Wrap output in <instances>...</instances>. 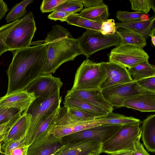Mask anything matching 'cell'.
Listing matches in <instances>:
<instances>
[{"label": "cell", "mask_w": 155, "mask_h": 155, "mask_svg": "<svg viewBox=\"0 0 155 155\" xmlns=\"http://www.w3.org/2000/svg\"><path fill=\"white\" fill-rule=\"evenodd\" d=\"M140 121L123 125L113 136L102 144V153L110 155L134 151V142L140 134Z\"/></svg>", "instance_id": "cell-3"}, {"label": "cell", "mask_w": 155, "mask_h": 155, "mask_svg": "<svg viewBox=\"0 0 155 155\" xmlns=\"http://www.w3.org/2000/svg\"><path fill=\"white\" fill-rule=\"evenodd\" d=\"M127 70L134 81L155 76V67L149 64L148 60L139 63Z\"/></svg>", "instance_id": "cell-26"}, {"label": "cell", "mask_w": 155, "mask_h": 155, "mask_svg": "<svg viewBox=\"0 0 155 155\" xmlns=\"http://www.w3.org/2000/svg\"><path fill=\"white\" fill-rule=\"evenodd\" d=\"M149 16L146 14L143 13L140 17V21H146L149 18Z\"/></svg>", "instance_id": "cell-47"}, {"label": "cell", "mask_w": 155, "mask_h": 155, "mask_svg": "<svg viewBox=\"0 0 155 155\" xmlns=\"http://www.w3.org/2000/svg\"><path fill=\"white\" fill-rule=\"evenodd\" d=\"M9 10L7 3L2 0H0V20Z\"/></svg>", "instance_id": "cell-44"}, {"label": "cell", "mask_w": 155, "mask_h": 155, "mask_svg": "<svg viewBox=\"0 0 155 155\" xmlns=\"http://www.w3.org/2000/svg\"><path fill=\"white\" fill-rule=\"evenodd\" d=\"M102 143L88 140L67 142L55 155H100Z\"/></svg>", "instance_id": "cell-14"}, {"label": "cell", "mask_w": 155, "mask_h": 155, "mask_svg": "<svg viewBox=\"0 0 155 155\" xmlns=\"http://www.w3.org/2000/svg\"><path fill=\"white\" fill-rule=\"evenodd\" d=\"M19 20V19L0 27V56L4 52L10 51L6 45V40L8 35Z\"/></svg>", "instance_id": "cell-30"}, {"label": "cell", "mask_w": 155, "mask_h": 155, "mask_svg": "<svg viewBox=\"0 0 155 155\" xmlns=\"http://www.w3.org/2000/svg\"><path fill=\"white\" fill-rule=\"evenodd\" d=\"M61 96L58 94L49 98L43 100L36 98L28 108L24 111L31 115L29 126L26 134L25 144L27 146L35 128L44 116L49 115L60 107Z\"/></svg>", "instance_id": "cell-7"}, {"label": "cell", "mask_w": 155, "mask_h": 155, "mask_svg": "<svg viewBox=\"0 0 155 155\" xmlns=\"http://www.w3.org/2000/svg\"><path fill=\"white\" fill-rule=\"evenodd\" d=\"M63 84L59 78L54 77L51 74L41 75L25 90L33 93L36 98L40 97L45 100L60 93Z\"/></svg>", "instance_id": "cell-11"}, {"label": "cell", "mask_w": 155, "mask_h": 155, "mask_svg": "<svg viewBox=\"0 0 155 155\" xmlns=\"http://www.w3.org/2000/svg\"><path fill=\"white\" fill-rule=\"evenodd\" d=\"M95 121L101 124L124 125L134 123L140 120L132 117H127L111 112L96 118Z\"/></svg>", "instance_id": "cell-25"}, {"label": "cell", "mask_w": 155, "mask_h": 155, "mask_svg": "<svg viewBox=\"0 0 155 155\" xmlns=\"http://www.w3.org/2000/svg\"><path fill=\"white\" fill-rule=\"evenodd\" d=\"M24 155H26V153Z\"/></svg>", "instance_id": "cell-52"}, {"label": "cell", "mask_w": 155, "mask_h": 155, "mask_svg": "<svg viewBox=\"0 0 155 155\" xmlns=\"http://www.w3.org/2000/svg\"><path fill=\"white\" fill-rule=\"evenodd\" d=\"M83 5L78 0H67L65 2L58 6L54 11H61L72 14L81 12Z\"/></svg>", "instance_id": "cell-32"}, {"label": "cell", "mask_w": 155, "mask_h": 155, "mask_svg": "<svg viewBox=\"0 0 155 155\" xmlns=\"http://www.w3.org/2000/svg\"><path fill=\"white\" fill-rule=\"evenodd\" d=\"M5 108L0 107V113L3 111Z\"/></svg>", "instance_id": "cell-49"}, {"label": "cell", "mask_w": 155, "mask_h": 155, "mask_svg": "<svg viewBox=\"0 0 155 155\" xmlns=\"http://www.w3.org/2000/svg\"><path fill=\"white\" fill-rule=\"evenodd\" d=\"M78 15L82 17L100 23L108 19L109 17L107 5L104 3L96 6L86 8Z\"/></svg>", "instance_id": "cell-22"}, {"label": "cell", "mask_w": 155, "mask_h": 155, "mask_svg": "<svg viewBox=\"0 0 155 155\" xmlns=\"http://www.w3.org/2000/svg\"><path fill=\"white\" fill-rule=\"evenodd\" d=\"M0 155H4V153L0 152Z\"/></svg>", "instance_id": "cell-50"}, {"label": "cell", "mask_w": 155, "mask_h": 155, "mask_svg": "<svg viewBox=\"0 0 155 155\" xmlns=\"http://www.w3.org/2000/svg\"><path fill=\"white\" fill-rule=\"evenodd\" d=\"M86 8L91 7L100 5L104 3L103 0H78Z\"/></svg>", "instance_id": "cell-42"}, {"label": "cell", "mask_w": 155, "mask_h": 155, "mask_svg": "<svg viewBox=\"0 0 155 155\" xmlns=\"http://www.w3.org/2000/svg\"><path fill=\"white\" fill-rule=\"evenodd\" d=\"M117 28L114 20L108 19L102 23L100 32L104 35H113L116 33Z\"/></svg>", "instance_id": "cell-35"}, {"label": "cell", "mask_w": 155, "mask_h": 155, "mask_svg": "<svg viewBox=\"0 0 155 155\" xmlns=\"http://www.w3.org/2000/svg\"><path fill=\"white\" fill-rule=\"evenodd\" d=\"M149 36L151 37V42L153 46H155V28H153L151 30Z\"/></svg>", "instance_id": "cell-45"}, {"label": "cell", "mask_w": 155, "mask_h": 155, "mask_svg": "<svg viewBox=\"0 0 155 155\" xmlns=\"http://www.w3.org/2000/svg\"><path fill=\"white\" fill-rule=\"evenodd\" d=\"M21 114H20L8 121L0 124V135L4 133H7L10 128L18 120Z\"/></svg>", "instance_id": "cell-41"}, {"label": "cell", "mask_w": 155, "mask_h": 155, "mask_svg": "<svg viewBox=\"0 0 155 155\" xmlns=\"http://www.w3.org/2000/svg\"><path fill=\"white\" fill-rule=\"evenodd\" d=\"M106 77L101 63L87 59L81 64L76 71L71 88L90 90L99 88Z\"/></svg>", "instance_id": "cell-5"}, {"label": "cell", "mask_w": 155, "mask_h": 155, "mask_svg": "<svg viewBox=\"0 0 155 155\" xmlns=\"http://www.w3.org/2000/svg\"><path fill=\"white\" fill-rule=\"evenodd\" d=\"M136 81L143 88L155 92V76L143 78Z\"/></svg>", "instance_id": "cell-38"}, {"label": "cell", "mask_w": 155, "mask_h": 155, "mask_svg": "<svg viewBox=\"0 0 155 155\" xmlns=\"http://www.w3.org/2000/svg\"><path fill=\"white\" fill-rule=\"evenodd\" d=\"M59 109L51 114L42 118L33 131L27 146H29L48 134V130L51 125L54 124L55 118Z\"/></svg>", "instance_id": "cell-24"}, {"label": "cell", "mask_w": 155, "mask_h": 155, "mask_svg": "<svg viewBox=\"0 0 155 155\" xmlns=\"http://www.w3.org/2000/svg\"><path fill=\"white\" fill-rule=\"evenodd\" d=\"M37 29L33 14L27 13L10 32L5 44L10 51L30 47Z\"/></svg>", "instance_id": "cell-4"}, {"label": "cell", "mask_w": 155, "mask_h": 155, "mask_svg": "<svg viewBox=\"0 0 155 155\" xmlns=\"http://www.w3.org/2000/svg\"><path fill=\"white\" fill-rule=\"evenodd\" d=\"M28 147L23 145L16 148L13 150L12 155H24L26 153Z\"/></svg>", "instance_id": "cell-43"}, {"label": "cell", "mask_w": 155, "mask_h": 155, "mask_svg": "<svg viewBox=\"0 0 155 155\" xmlns=\"http://www.w3.org/2000/svg\"><path fill=\"white\" fill-rule=\"evenodd\" d=\"M71 13L65 12L56 10L54 11L48 16V18L55 21L60 20L62 22L66 21L68 17Z\"/></svg>", "instance_id": "cell-40"}, {"label": "cell", "mask_w": 155, "mask_h": 155, "mask_svg": "<svg viewBox=\"0 0 155 155\" xmlns=\"http://www.w3.org/2000/svg\"><path fill=\"white\" fill-rule=\"evenodd\" d=\"M43 43L48 44V51L46 62L41 75L53 74L64 63L83 54L78 39L73 38L66 28L59 25L53 26L45 40L31 42V45Z\"/></svg>", "instance_id": "cell-2"}, {"label": "cell", "mask_w": 155, "mask_h": 155, "mask_svg": "<svg viewBox=\"0 0 155 155\" xmlns=\"http://www.w3.org/2000/svg\"><path fill=\"white\" fill-rule=\"evenodd\" d=\"M69 25L84 28L86 30L100 32L102 23L93 21L79 16L78 13L72 14L67 18L66 21Z\"/></svg>", "instance_id": "cell-28"}, {"label": "cell", "mask_w": 155, "mask_h": 155, "mask_svg": "<svg viewBox=\"0 0 155 155\" xmlns=\"http://www.w3.org/2000/svg\"><path fill=\"white\" fill-rule=\"evenodd\" d=\"M155 19L154 15L147 21H137L127 23H115L116 27L129 30L138 34L146 39L148 38Z\"/></svg>", "instance_id": "cell-21"}, {"label": "cell", "mask_w": 155, "mask_h": 155, "mask_svg": "<svg viewBox=\"0 0 155 155\" xmlns=\"http://www.w3.org/2000/svg\"><path fill=\"white\" fill-rule=\"evenodd\" d=\"M66 96L77 98L87 102L105 111L112 112L113 107L104 98L100 88L90 90L71 88L67 92Z\"/></svg>", "instance_id": "cell-15"}, {"label": "cell", "mask_w": 155, "mask_h": 155, "mask_svg": "<svg viewBox=\"0 0 155 155\" xmlns=\"http://www.w3.org/2000/svg\"><path fill=\"white\" fill-rule=\"evenodd\" d=\"M51 155H55L54 154H51Z\"/></svg>", "instance_id": "cell-51"}, {"label": "cell", "mask_w": 155, "mask_h": 155, "mask_svg": "<svg viewBox=\"0 0 155 155\" xmlns=\"http://www.w3.org/2000/svg\"><path fill=\"white\" fill-rule=\"evenodd\" d=\"M132 10L140 13L147 14L152 8L155 12L154 0H130Z\"/></svg>", "instance_id": "cell-31"}, {"label": "cell", "mask_w": 155, "mask_h": 155, "mask_svg": "<svg viewBox=\"0 0 155 155\" xmlns=\"http://www.w3.org/2000/svg\"><path fill=\"white\" fill-rule=\"evenodd\" d=\"M48 51V45L45 43L13 51L12 60L6 71L8 78L6 94L25 90L41 74Z\"/></svg>", "instance_id": "cell-1"}, {"label": "cell", "mask_w": 155, "mask_h": 155, "mask_svg": "<svg viewBox=\"0 0 155 155\" xmlns=\"http://www.w3.org/2000/svg\"><path fill=\"white\" fill-rule=\"evenodd\" d=\"M116 33L120 38V45H132L142 49L147 45L146 39L138 34L120 28H117Z\"/></svg>", "instance_id": "cell-23"}, {"label": "cell", "mask_w": 155, "mask_h": 155, "mask_svg": "<svg viewBox=\"0 0 155 155\" xmlns=\"http://www.w3.org/2000/svg\"><path fill=\"white\" fill-rule=\"evenodd\" d=\"M133 151H129L115 154L114 155H132Z\"/></svg>", "instance_id": "cell-48"}, {"label": "cell", "mask_w": 155, "mask_h": 155, "mask_svg": "<svg viewBox=\"0 0 155 155\" xmlns=\"http://www.w3.org/2000/svg\"><path fill=\"white\" fill-rule=\"evenodd\" d=\"M140 127L143 144L149 152H155V115L148 116L142 122Z\"/></svg>", "instance_id": "cell-20"}, {"label": "cell", "mask_w": 155, "mask_h": 155, "mask_svg": "<svg viewBox=\"0 0 155 155\" xmlns=\"http://www.w3.org/2000/svg\"><path fill=\"white\" fill-rule=\"evenodd\" d=\"M22 112L16 108H5L0 113V124L8 121L18 115L22 114Z\"/></svg>", "instance_id": "cell-36"}, {"label": "cell", "mask_w": 155, "mask_h": 155, "mask_svg": "<svg viewBox=\"0 0 155 155\" xmlns=\"http://www.w3.org/2000/svg\"><path fill=\"white\" fill-rule=\"evenodd\" d=\"M101 124L95 119L91 120L72 122L64 124L52 125L50 127L48 134L61 138L66 135L95 127Z\"/></svg>", "instance_id": "cell-17"}, {"label": "cell", "mask_w": 155, "mask_h": 155, "mask_svg": "<svg viewBox=\"0 0 155 155\" xmlns=\"http://www.w3.org/2000/svg\"><path fill=\"white\" fill-rule=\"evenodd\" d=\"M106 74V77L100 86L102 90L117 84L130 82L133 81L127 68L110 62H101Z\"/></svg>", "instance_id": "cell-12"}, {"label": "cell", "mask_w": 155, "mask_h": 155, "mask_svg": "<svg viewBox=\"0 0 155 155\" xmlns=\"http://www.w3.org/2000/svg\"><path fill=\"white\" fill-rule=\"evenodd\" d=\"M123 125L101 124L66 135L61 139L67 142L88 140L103 144L115 134Z\"/></svg>", "instance_id": "cell-9"}, {"label": "cell", "mask_w": 155, "mask_h": 155, "mask_svg": "<svg viewBox=\"0 0 155 155\" xmlns=\"http://www.w3.org/2000/svg\"><path fill=\"white\" fill-rule=\"evenodd\" d=\"M123 107L141 112H154L155 94L135 96L125 101L123 104Z\"/></svg>", "instance_id": "cell-19"}, {"label": "cell", "mask_w": 155, "mask_h": 155, "mask_svg": "<svg viewBox=\"0 0 155 155\" xmlns=\"http://www.w3.org/2000/svg\"><path fill=\"white\" fill-rule=\"evenodd\" d=\"M67 0H44L40 6L42 13L54 11L59 6L65 2Z\"/></svg>", "instance_id": "cell-34"}, {"label": "cell", "mask_w": 155, "mask_h": 155, "mask_svg": "<svg viewBox=\"0 0 155 155\" xmlns=\"http://www.w3.org/2000/svg\"><path fill=\"white\" fill-rule=\"evenodd\" d=\"M149 58L148 54L142 48L120 45L111 50L109 56V62L128 68L148 60Z\"/></svg>", "instance_id": "cell-10"}, {"label": "cell", "mask_w": 155, "mask_h": 155, "mask_svg": "<svg viewBox=\"0 0 155 155\" xmlns=\"http://www.w3.org/2000/svg\"><path fill=\"white\" fill-rule=\"evenodd\" d=\"M66 108L73 107L88 111L99 116H103L107 113L103 109L91 104L74 98L65 96L63 102Z\"/></svg>", "instance_id": "cell-27"}, {"label": "cell", "mask_w": 155, "mask_h": 155, "mask_svg": "<svg viewBox=\"0 0 155 155\" xmlns=\"http://www.w3.org/2000/svg\"><path fill=\"white\" fill-rule=\"evenodd\" d=\"M6 133L0 135V152L3 153L2 149V145L3 142L5 139V137L7 134Z\"/></svg>", "instance_id": "cell-46"}, {"label": "cell", "mask_w": 155, "mask_h": 155, "mask_svg": "<svg viewBox=\"0 0 155 155\" xmlns=\"http://www.w3.org/2000/svg\"><path fill=\"white\" fill-rule=\"evenodd\" d=\"M31 115L24 111L8 132L2 145V149L8 144L26 135L28 130Z\"/></svg>", "instance_id": "cell-18"}, {"label": "cell", "mask_w": 155, "mask_h": 155, "mask_svg": "<svg viewBox=\"0 0 155 155\" xmlns=\"http://www.w3.org/2000/svg\"><path fill=\"white\" fill-rule=\"evenodd\" d=\"M143 13L137 12H130L119 10L117 12L116 18L121 23H129L140 21V17Z\"/></svg>", "instance_id": "cell-33"}, {"label": "cell", "mask_w": 155, "mask_h": 155, "mask_svg": "<svg viewBox=\"0 0 155 155\" xmlns=\"http://www.w3.org/2000/svg\"><path fill=\"white\" fill-rule=\"evenodd\" d=\"M67 142L48 134L28 146L26 155H51L55 153Z\"/></svg>", "instance_id": "cell-13"}, {"label": "cell", "mask_w": 155, "mask_h": 155, "mask_svg": "<svg viewBox=\"0 0 155 155\" xmlns=\"http://www.w3.org/2000/svg\"><path fill=\"white\" fill-rule=\"evenodd\" d=\"M141 134V131L134 141V151L132 152V155H150L145 150L143 144L140 141Z\"/></svg>", "instance_id": "cell-39"}, {"label": "cell", "mask_w": 155, "mask_h": 155, "mask_svg": "<svg viewBox=\"0 0 155 155\" xmlns=\"http://www.w3.org/2000/svg\"><path fill=\"white\" fill-rule=\"evenodd\" d=\"M34 1L33 0H23L16 3L6 15L5 19L7 22L10 23L22 18L27 13L26 8Z\"/></svg>", "instance_id": "cell-29"}, {"label": "cell", "mask_w": 155, "mask_h": 155, "mask_svg": "<svg viewBox=\"0 0 155 155\" xmlns=\"http://www.w3.org/2000/svg\"><path fill=\"white\" fill-rule=\"evenodd\" d=\"M34 94L25 90L6 94L0 97V107L14 108L22 112L26 110L36 99Z\"/></svg>", "instance_id": "cell-16"}, {"label": "cell", "mask_w": 155, "mask_h": 155, "mask_svg": "<svg viewBox=\"0 0 155 155\" xmlns=\"http://www.w3.org/2000/svg\"><path fill=\"white\" fill-rule=\"evenodd\" d=\"M26 136L25 135L19 139L12 141L6 145L2 149L4 155H12L13 150L16 148L23 145H25Z\"/></svg>", "instance_id": "cell-37"}, {"label": "cell", "mask_w": 155, "mask_h": 155, "mask_svg": "<svg viewBox=\"0 0 155 155\" xmlns=\"http://www.w3.org/2000/svg\"><path fill=\"white\" fill-rule=\"evenodd\" d=\"M102 92L105 99L113 107H123L125 101L135 96L155 94L141 87L134 81L109 87L102 89Z\"/></svg>", "instance_id": "cell-8"}, {"label": "cell", "mask_w": 155, "mask_h": 155, "mask_svg": "<svg viewBox=\"0 0 155 155\" xmlns=\"http://www.w3.org/2000/svg\"><path fill=\"white\" fill-rule=\"evenodd\" d=\"M80 48L87 59L94 53L110 47L118 46L120 38L116 33L110 35H104L100 32L86 30L77 39Z\"/></svg>", "instance_id": "cell-6"}]
</instances>
